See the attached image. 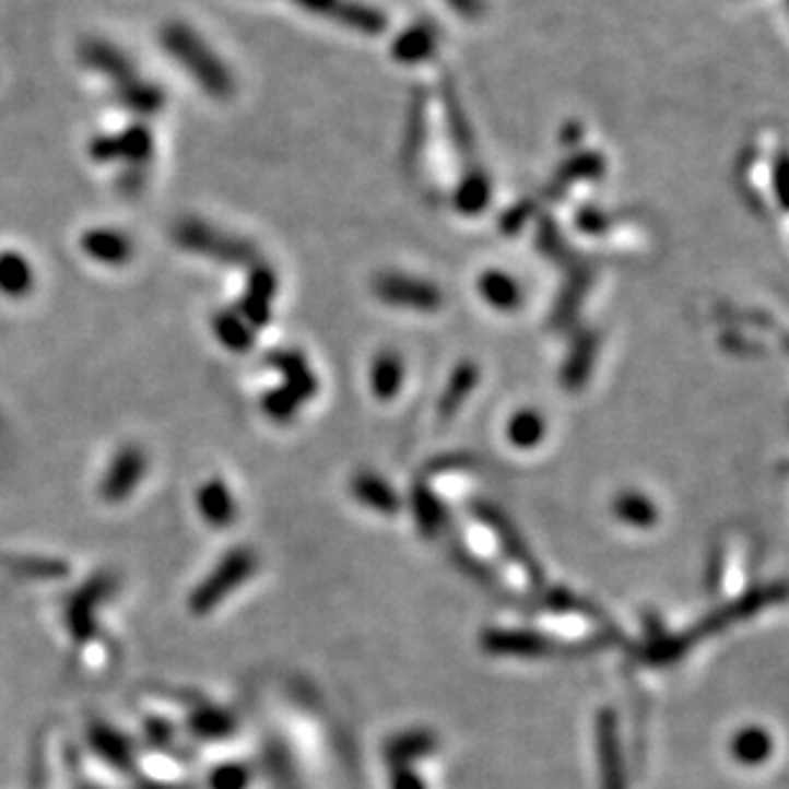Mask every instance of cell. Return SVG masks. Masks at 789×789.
<instances>
[{"label": "cell", "instance_id": "5", "mask_svg": "<svg viewBox=\"0 0 789 789\" xmlns=\"http://www.w3.org/2000/svg\"><path fill=\"white\" fill-rule=\"evenodd\" d=\"M272 364V367H278L282 375H285V390H290L295 394L297 400H308L316 394L318 390V382H316V375H313V369L308 367V362H305L303 354L297 352H274L270 360H267Z\"/></svg>", "mask_w": 789, "mask_h": 789}, {"label": "cell", "instance_id": "13", "mask_svg": "<svg viewBox=\"0 0 789 789\" xmlns=\"http://www.w3.org/2000/svg\"><path fill=\"white\" fill-rule=\"evenodd\" d=\"M474 510L480 513L482 520H487V523L493 526L497 533H501L505 549H508L510 554L516 556V562L523 564V567H526L528 572H531V575H535V579H539V569L533 567V562H531V556H528V551L518 543V533H513L510 523L501 516V510L493 508V505H478V508H474Z\"/></svg>", "mask_w": 789, "mask_h": 789}, {"label": "cell", "instance_id": "1", "mask_svg": "<svg viewBox=\"0 0 789 789\" xmlns=\"http://www.w3.org/2000/svg\"><path fill=\"white\" fill-rule=\"evenodd\" d=\"M257 569V556L251 549H234L221 560L219 567L213 569V575L205 579L203 585L192 592L190 598V610L198 615L211 613L213 608L221 605V600L236 590V587L244 585V579H249Z\"/></svg>", "mask_w": 789, "mask_h": 789}, {"label": "cell", "instance_id": "4", "mask_svg": "<svg viewBox=\"0 0 789 789\" xmlns=\"http://www.w3.org/2000/svg\"><path fill=\"white\" fill-rule=\"evenodd\" d=\"M114 590V582L110 579H95L91 587H85L78 598L72 600L70 610H67V623H70V631L74 638H91L95 631L93 623V610L98 608V602L108 598V592Z\"/></svg>", "mask_w": 789, "mask_h": 789}, {"label": "cell", "instance_id": "9", "mask_svg": "<svg viewBox=\"0 0 789 789\" xmlns=\"http://www.w3.org/2000/svg\"><path fill=\"white\" fill-rule=\"evenodd\" d=\"M474 385H478V367H472L469 362L459 364V367L451 372V379L449 385H446L441 403H438V415H441L444 421L451 419V415L461 408V403L467 400V394L472 392Z\"/></svg>", "mask_w": 789, "mask_h": 789}, {"label": "cell", "instance_id": "21", "mask_svg": "<svg viewBox=\"0 0 789 789\" xmlns=\"http://www.w3.org/2000/svg\"><path fill=\"white\" fill-rule=\"evenodd\" d=\"M192 731L200 735H208V739L226 735L231 731V718H226L223 713H215V710H203L192 718Z\"/></svg>", "mask_w": 789, "mask_h": 789}, {"label": "cell", "instance_id": "17", "mask_svg": "<svg viewBox=\"0 0 789 789\" xmlns=\"http://www.w3.org/2000/svg\"><path fill=\"white\" fill-rule=\"evenodd\" d=\"M28 287H32V270H28L24 259L13 255L0 257V290L19 297L28 293Z\"/></svg>", "mask_w": 789, "mask_h": 789}, {"label": "cell", "instance_id": "2", "mask_svg": "<svg viewBox=\"0 0 789 789\" xmlns=\"http://www.w3.org/2000/svg\"><path fill=\"white\" fill-rule=\"evenodd\" d=\"M377 295L385 303L403 305L415 310H436L441 305V293L428 282L400 278V274H385L377 280Z\"/></svg>", "mask_w": 789, "mask_h": 789}, {"label": "cell", "instance_id": "14", "mask_svg": "<svg viewBox=\"0 0 789 789\" xmlns=\"http://www.w3.org/2000/svg\"><path fill=\"white\" fill-rule=\"evenodd\" d=\"M215 333H219L223 344L234 349V352H244V349L255 344L251 323L244 316H239V313H221V316L215 318Z\"/></svg>", "mask_w": 789, "mask_h": 789}, {"label": "cell", "instance_id": "8", "mask_svg": "<svg viewBox=\"0 0 789 789\" xmlns=\"http://www.w3.org/2000/svg\"><path fill=\"white\" fill-rule=\"evenodd\" d=\"M600 762H602V789H625V774L621 766V751L615 743V726L608 716L600 720Z\"/></svg>", "mask_w": 789, "mask_h": 789}, {"label": "cell", "instance_id": "24", "mask_svg": "<svg viewBox=\"0 0 789 789\" xmlns=\"http://www.w3.org/2000/svg\"><path fill=\"white\" fill-rule=\"evenodd\" d=\"M392 789H423V781L415 772L408 769V766H398L392 777Z\"/></svg>", "mask_w": 789, "mask_h": 789}, {"label": "cell", "instance_id": "19", "mask_svg": "<svg viewBox=\"0 0 789 789\" xmlns=\"http://www.w3.org/2000/svg\"><path fill=\"white\" fill-rule=\"evenodd\" d=\"M541 434H543V421L539 413L533 411H523L518 415H513L510 426H508V436L510 441L516 446H533L541 441Z\"/></svg>", "mask_w": 789, "mask_h": 789}, {"label": "cell", "instance_id": "10", "mask_svg": "<svg viewBox=\"0 0 789 789\" xmlns=\"http://www.w3.org/2000/svg\"><path fill=\"white\" fill-rule=\"evenodd\" d=\"M403 385V362L398 354L382 352L372 364V390L379 400H392Z\"/></svg>", "mask_w": 789, "mask_h": 789}, {"label": "cell", "instance_id": "18", "mask_svg": "<svg viewBox=\"0 0 789 789\" xmlns=\"http://www.w3.org/2000/svg\"><path fill=\"white\" fill-rule=\"evenodd\" d=\"M482 295L490 305L495 308H513L518 303V287L510 278H505L503 272H487L480 282Z\"/></svg>", "mask_w": 789, "mask_h": 789}, {"label": "cell", "instance_id": "15", "mask_svg": "<svg viewBox=\"0 0 789 789\" xmlns=\"http://www.w3.org/2000/svg\"><path fill=\"white\" fill-rule=\"evenodd\" d=\"M772 754V739L764 731L749 728L733 739V756L741 764H762Z\"/></svg>", "mask_w": 789, "mask_h": 789}, {"label": "cell", "instance_id": "16", "mask_svg": "<svg viewBox=\"0 0 789 789\" xmlns=\"http://www.w3.org/2000/svg\"><path fill=\"white\" fill-rule=\"evenodd\" d=\"M413 510L415 518H419L421 531L426 535H438V531H441L446 523V516L441 503L436 501V495H431L428 490L419 487L413 495Z\"/></svg>", "mask_w": 789, "mask_h": 789}, {"label": "cell", "instance_id": "22", "mask_svg": "<svg viewBox=\"0 0 789 789\" xmlns=\"http://www.w3.org/2000/svg\"><path fill=\"white\" fill-rule=\"evenodd\" d=\"M249 781V772L239 764H226L213 772L211 785L213 789H244Z\"/></svg>", "mask_w": 789, "mask_h": 789}, {"label": "cell", "instance_id": "6", "mask_svg": "<svg viewBox=\"0 0 789 789\" xmlns=\"http://www.w3.org/2000/svg\"><path fill=\"white\" fill-rule=\"evenodd\" d=\"M198 510L205 518V523L226 528L236 518V501L221 480H211L198 490Z\"/></svg>", "mask_w": 789, "mask_h": 789}, {"label": "cell", "instance_id": "12", "mask_svg": "<svg viewBox=\"0 0 789 789\" xmlns=\"http://www.w3.org/2000/svg\"><path fill=\"white\" fill-rule=\"evenodd\" d=\"M87 255L101 259V262L118 264L126 262L131 257V244L123 236H118L116 231H95V234L87 236L83 242Z\"/></svg>", "mask_w": 789, "mask_h": 789}, {"label": "cell", "instance_id": "3", "mask_svg": "<svg viewBox=\"0 0 789 789\" xmlns=\"http://www.w3.org/2000/svg\"><path fill=\"white\" fill-rule=\"evenodd\" d=\"M144 469H146V459L139 446H123V449L116 454L114 464H110L106 480H103L101 485L103 501L121 503L123 497H129L133 493V487L139 485Z\"/></svg>", "mask_w": 789, "mask_h": 789}, {"label": "cell", "instance_id": "7", "mask_svg": "<svg viewBox=\"0 0 789 789\" xmlns=\"http://www.w3.org/2000/svg\"><path fill=\"white\" fill-rule=\"evenodd\" d=\"M352 493L362 505H367V508L377 513H387V516H390V513L400 510V501L398 495H394V490L387 485L382 478H377V474H356L352 480Z\"/></svg>", "mask_w": 789, "mask_h": 789}, {"label": "cell", "instance_id": "20", "mask_svg": "<svg viewBox=\"0 0 789 789\" xmlns=\"http://www.w3.org/2000/svg\"><path fill=\"white\" fill-rule=\"evenodd\" d=\"M297 405H301V400H297L290 390H285V387H282V390H274L270 394H264V400H262L264 413L270 415L272 421H278V423H285V421L293 419Z\"/></svg>", "mask_w": 789, "mask_h": 789}, {"label": "cell", "instance_id": "23", "mask_svg": "<svg viewBox=\"0 0 789 789\" xmlns=\"http://www.w3.org/2000/svg\"><path fill=\"white\" fill-rule=\"evenodd\" d=\"M95 741H98V749L103 751V754L114 756L118 764H123V758H126V764H129V749L121 746V741L116 739V733L101 731L98 739H95Z\"/></svg>", "mask_w": 789, "mask_h": 789}, {"label": "cell", "instance_id": "11", "mask_svg": "<svg viewBox=\"0 0 789 789\" xmlns=\"http://www.w3.org/2000/svg\"><path fill=\"white\" fill-rule=\"evenodd\" d=\"M434 743H436V739L428 731H408V733H400L398 739H392L390 743H387L385 756H387V762L394 766H405V764H411L413 758L428 754V751L434 749Z\"/></svg>", "mask_w": 789, "mask_h": 789}]
</instances>
